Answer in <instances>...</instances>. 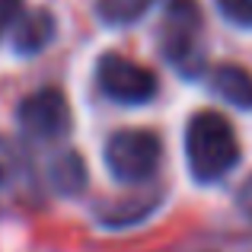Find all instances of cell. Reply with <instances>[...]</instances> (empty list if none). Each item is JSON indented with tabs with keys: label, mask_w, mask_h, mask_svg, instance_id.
<instances>
[{
	"label": "cell",
	"mask_w": 252,
	"mask_h": 252,
	"mask_svg": "<svg viewBox=\"0 0 252 252\" xmlns=\"http://www.w3.org/2000/svg\"><path fill=\"white\" fill-rule=\"evenodd\" d=\"M19 16H23V0H0V38L19 23Z\"/></svg>",
	"instance_id": "obj_11"
},
{
	"label": "cell",
	"mask_w": 252,
	"mask_h": 252,
	"mask_svg": "<svg viewBox=\"0 0 252 252\" xmlns=\"http://www.w3.org/2000/svg\"><path fill=\"white\" fill-rule=\"evenodd\" d=\"M185 157L198 182H217L240 163L236 131L220 112H198L185 128Z\"/></svg>",
	"instance_id": "obj_1"
},
{
	"label": "cell",
	"mask_w": 252,
	"mask_h": 252,
	"mask_svg": "<svg viewBox=\"0 0 252 252\" xmlns=\"http://www.w3.org/2000/svg\"><path fill=\"white\" fill-rule=\"evenodd\" d=\"M55 38V16L48 10H32L29 16H19L13 29V48L19 55H35Z\"/></svg>",
	"instance_id": "obj_7"
},
{
	"label": "cell",
	"mask_w": 252,
	"mask_h": 252,
	"mask_svg": "<svg viewBox=\"0 0 252 252\" xmlns=\"http://www.w3.org/2000/svg\"><path fill=\"white\" fill-rule=\"evenodd\" d=\"M223 19H230L240 29H252V0H217Z\"/></svg>",
	"instance_id": "obj_10"
},
{
	"label": "cell",
	"mask_w": 252,
	"mask_h": 252,
	"mask_svg": "<svg viewBox=\"0 0 252 252\" xmlns=\"http://www.w3.org/2000/svg\"><path fill=\"white\" fill-rule=\"evenodd\" d=\"M240 208L246 211V217L252 220V176L246 179V185L240 189Z\"/></svg>",
	"instance_id": "obj_12"
},
{
	"label": "cell",
	"mask_w": 252,
	"mask_h": 252,
	"mask_svg": "<svg viewBox=\"0 0 252 252\" xmlns=\"http://www.w3.org/2000/svg\"><path fill=\"white\" fill-rule=\"evenodd\" d=\"M157 0H96V13L109 26H128L137 23Z\"/></svg>",
	"instance_id": "obj_8"
},
{
	"label": "cell",
	"mask_w": 252,
	"mask_h": 252,
	"mask_svg": "<svg viewBox=\"0 0 252 252\" xmlns=\"http://www.w3.org/2000/svg\"><path fill=\"white\" fill-rule=\"evenodd\" d=\"M211 90L236 109H252V74L240 64H220L211 70Z\"/></svg>",
	"instance_id": "obj_6"
},
{
	"label": "cell",
	"mask_w": 252,
	"mask_h": 252,
	"mask_svg": "<svg viewBox=\"0 0 252 252\" xmlns=\"http://www.w3.org/2000/svg\"><path fill=\"white\" fill-rule=\"evenodd\" d=\"M96 83L109 99L122 105H141L157 96V77L144 64L131 61L125 55H102L96 64Z\"/></svg>",
	"instance_id": "obj_4"
},
{
	"label": "cell",
	"mask_w": 252,
	"mask_h": 252,
	"mask_svg": "<svg viewBox=\"0 0 252 252\" xmlns=\"http://www.w3.org/2000/svg\"><path fill=\"white\" fill-rule=\"evenodd\" d=\"M51 182L58 185V191L64 195H74L86 185V166L77 154H64L51 163Z\"/></svg>",
	"instance_id": "obj_9"
},
{
	"label": "cell",
	"mask_w": 252,
	"mask_h": 252,
	"mask_svg": "<svg viewBox=\"0 0 252 252\" xmlns=\"http://www.w3.org/2000/svg\"><path fill=\"white\" fill-rule=\"evenodd\" d=\"M19 125L29 137H38V141H58L70 131V105L64 99L61 90H38L32 96H26L19 102L16 112Z\"/></svg>",
	"instance_id": "obj_5"
},
{
	"label": "cell",
	"mask_w": 252,
	"mask_h": 252,
	"mask_svg": "<svg viewBox=\"0 0 252 252\" xmlns=\"http://www.w3.org/2000/svg\"><path fill=\"white\" fill-rule=\"evenodd\" d=\"M163 160V144L154 131L125 128L105 144V163L118 182H147Z\"/></svg>",
	"instance_id": "obj_3"
},
{
	"label": "cell",
	"mask_w": 252,
	"mask_h": 252,
	"mask_svg": "<svg viewBox=\"0 0 252 252\" xmlns=\"http://www.w3.org/2000/svg\"><path fill=\"white\" fill-rule=\"evenodd\" d=\"M163 55L179 74L191 77L201 70V10L195 0H169L160 32Z\"/></svg>",
	"instance_id": "obj_2"
}]
</instances>
